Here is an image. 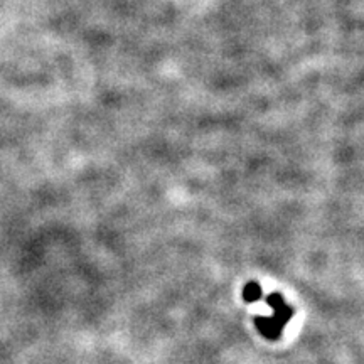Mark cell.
Segmentation results:
<instances>
[{
    "label": "cell",
    "instance_id": "2",
    "mask_svg": "<svg viewBox=\"0 0 364 364\" xmlns=\"http://www.w3.org/2000/svg\"><path fill=\"white\" fill-rule=\"evenodd\" d=\"M292 317H294V309L290 306H287L285 302H282L277 307H273L272 318L277 322V324H279V327H282V329H285L287 324H289V321Z\"/></svg>",
    "mask_w": 364,
    "mask_h": 364
},
{
    "label": "cell",
    "instance_id": "3",
    "mask_svg": "<svg viewBox=\"0 0 364 364\" xmlns=\"http://www.w3.org/2000/svg\"><path fill=\"white\" fill-rule=\"evenodd\" d=\"M263 297V292H262V285L258 284V282H248L247 285H245L243 289V300L247 304H253V302H258V300H262Z\"/></svg>",
    "mask_w": 364,
    "mask_h": 364
},
{
    "label": "cell",
    "instance_id": "4",
    "mask_svg": "<svg viewBox=\"0 0 364 364\" xmlns=\"http://www.w3.org/2000/svg\"><path fill=\"white\" fill-rule=\"evenodd\" d=\"M265 302H267V306H268V307H272V309H273V307L279 306V304L285 302V300H284V297H282V294H279V292H273V294H270V295H267Z\"/></svg>",
    "mask_w": 364,
    "mask_h": 364
},
{
    "label": "cell",
    "instance_id": "1",
    "mask_svg": "<svg viewBox=\"0 0 364 364\" xmlns=\"http://www.w3.org/2000/svg\"><path fill=\"white\" fill-rule=\"evenodd\" d=\"M253 322H255V326H257V329L260 331V334L263 336V338L268 341H277L282 336V332H284V329L279 327V324H277L272 317L258 316L253 318Z\"/></svg>",
    "mask_w": 364,
    "mask_h": 364
}]
</instances>
